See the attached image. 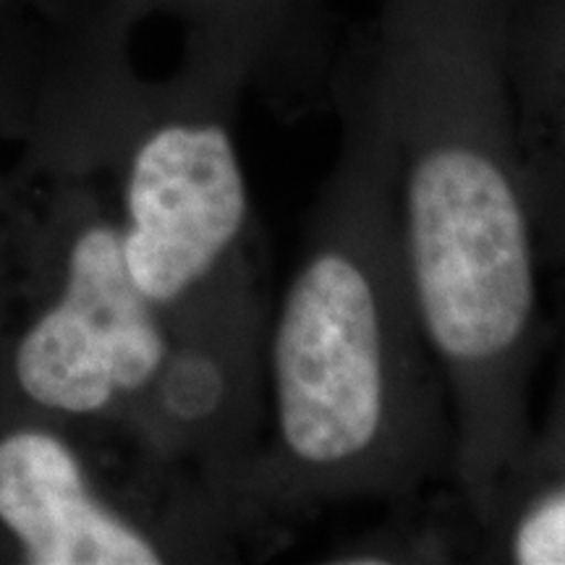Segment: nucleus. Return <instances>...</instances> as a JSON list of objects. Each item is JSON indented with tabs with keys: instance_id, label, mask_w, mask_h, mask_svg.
I'll return each mask as SVG.
<instances>
[{
	"instance_id": "f03ea898",
	"label": "nucleus",
	"mask_w": 565,
	"mask_h": 565,
	"mask_svg": "<svg viewBox=\"0 0 565 565\" xmlns=\"http://www.w3.org/2000/svg\"><path fill=\"white\" fill-rule=\"evenodd\" d=\"M341 150L265 345L267 416L242 487L244 540L341 503L406 505L454 479L456 424L408 278L393 152L370 103L333 82Z\"/></svg>"
},
{
	"instance_id": "f257e3e1",
	"label": "nucleus",
	"mask_w": 565,
	"mask_h": 565,
	"mask_svg": "<svg viewBox=\"0 0 565 565\" xmlns=\"http://www.w3.org/2000/svg\"><path fill=\"white\" fill-rule=\"evenodd\" d=\"M505 24L508 0H380L343 34L333 68L391 145L401 244L448 387L454 482L475 526L526 445L536 307Z\"/></svg>"
},
{
	"instance_id": "6e6552de",
	"label": "nucleus",
	"mask_w": 565,
	"mask_h": 565,
	"mask_svg": "<svg viewBox=\"0 0 565 565\" xmlns=\"http://www.w3.org/2000/svg\"><path fill=\"white\" fill-rule=\"evenodd\" d=\"M0 139H6L3 126H0ZM6 173H0V236H3V223H6Z\"/></svg>"
},
{
	"instance_id": "7ed1b4c3",
	"label": "nucleus",
	"mask_w": 565,
	"mask_h": 565,
	"mask_svg": "<svg viewBox=\"0 0 565 565\" xmlns=\"http://www.w3.org/2000/svg\"><path fill=\"white\" fill-rule=\"evenodd\" d=\"M0 236V412L45 416L84 440L129 445L181 343L126 273L103 175L6 173Z\"/></svg>"
},
{
	"instance_id": "39448f33",
	"label": "nucleus",
	"mask_w": 565,
	"mask_h": 565,
	"mask_svg": "<svg viewBox=\"0 0 565 565\" xmlns=\"http://www.w3.org/2000/svg\"><path fill=\"white\" fill-rule=\"evenodd\" d=\"M0 563H212L179 521L113 490L82 435L45 416L0 412Z\"/></svg>"
},
{
	"instance_id": "423d86ee",
	"label": "nucleus",
	"mask_w": 565,
	"mask_h": 565,
	"mask_svg": "<svg viewBox=\"0 0 565 565\" xmlns=\"http://www.w3.org/2000/svg\"><path fill=\"white\" fill-rule=\"evenodd\" d=\"M137 21L162 11L181 21V71L259 95L275 116L330 110L341 51L335 0H116Z\"/></svg>"
},
{
	"instance_id": "20e7f679",
	"label": "nucleus",
	"mask_w": 565,
	"mask_h": 565,
	"mask_svg": "<svg viewBox=\"0 0 565 565\" xmlns=\"http://www.w3.org/2000/svg\"><path fill=\"white\" fill-rule=\"evenodd\" d=\"M242 92L179 71L147 82L103 179L134 288L173 312L263 254L236 145Z\"/></svg>"
},
{
	"instance_id": "0eeeda50",
	"label": "nucleus",
	"mask_w": 565,
	"mask_h": 565,
	"mask_svg": "<svg viewBox=\"0 0 565 565\" xmlns=\"http://www.w3.org/2000/svg\"><path fill=\"white\" fill-rule=\"evenodd\" d=\"M508 79L521 162L565 147V0H508Z\"/></svg>"
}]
</instances>
